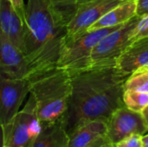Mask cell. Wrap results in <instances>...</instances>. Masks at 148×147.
<instances>
[{
    "instance_id": "obj_22",
    "label": "cell",
    "mask_w": 148,
    "mask_h": 147,
    "mask_svg": "<svg viewBox=\"0 0 148 147\" xmlns=\"http://www.w3.org/2000/svg\"><path fill=\"white\" fill-rule=\"evenodd\" d=\"M136 1V16L143 18L148 16V0H135Z\"/></svg>"
},
{
    "instance_id": "obj_24",
    "label": "cell",
    "mask_w": 148,
    "mask_h": 147,
    "mask_svg": "<svg viewBox=\"0 0 148 147\" xmlns=\"http://www.w3.org/2000/svg\"><path fill=\"white\" fill-rule=\"evenodd\" d=\"M142 147H148V134H145L141 138Z\"/></svg>"
},
{
    "instance_id": "obj_12",
    "label": "cell",
    "mask_w": 148,
    "mask_h": 147,
    "mask_svg": "<svg viewBox=\"0 0 148 147\" xmlns=\"http://www.w3.org/2000/svg\"><path fill=\"white\" fill-rule=\"evenodd\" d=\"M108 122L95 120L86 123L73 133L69 140V147H93L107 138Z\"/></svg>"
},
{
    "instance_id": "obj_9",
    "label": "cell",
    "mask_w": 148,
    "mask_h": 147,
    "mask_svg": "<svg viewBox=\"0 0 148 147\" xmlns=\"http://www.w3.org/2000/svg\"><path fill=\"white\" fill-rule=\"evenodd\" d=\"M108 124L107 138L114 147L133 135H145L148 132V125L142 113L134 112L126 106L117 109Z\"/></svg>"
},
{
    "instance_id": "obj_25",
    "label": "cell",
    "mask_w": 148,
    "mask_h": 147,
    "mask_svg": "<svg viewBox=\"0 0 148 147\" xmlns=\"http://www.w3.org/2000/svg\"><path fill=\"white\" fill-rule=\"evenodd\" d=\"M141 113H142L144 119L146 120V121H147V123L148 125V107H146V108L143 110V112H142Z\"/></svg>"
},
{
    "instance_id": "obj_26",
    "label": "cell",
    "mask_w": 148,
    "mask_h": 147,
    "mask_svg": "<svg viewBox=\"0 0 148 147\" xmlns=\"http://www.w3.org/2000/svg\"><path fill=\"white\" fill-rule=\"evenodd\" d=\"M144 68H147L148 69V66H147V67H144Z\"/></svg>"
},
{
    "instance_id": "obj_20",
    "label": "cell",
    "mask_w": 148,
    "mask_h": 147,
    "mask_svg": "<svg viewBox=\"0 0 148 147\" xmlns=\"http://www.w3.org/2000/svg\"><path fill=\"white\" fill-rule=\"evenodd\" d=\"M11 3L14 10L16 12L18 16L21 18L22 22L26 27L27 23V17H26V4L24 3L23 0H9Z\"/></svg>"
},
{
    "instance_id": "obj_21",
    "label": "cell",
    "mask_w": 148,
    "mask_h": 147,
    "mask_svg": "<svg viewBox=\"0 0 148 147\" xmlns=\"http://www.w3.org/2000/svg\"><path fill=\"white\" fill-rule=\"evenodd\" d=\"M142 136L143 135H139V134L133 135L120 142L118 145H116L115 147H142V142H141Z\"/></svg>"
},
{
    "instance_id": "obj_10",
    "label": "cell",
    "mask_w": 148,
    "mask_h": 147,
    "mask_svg": "<svg viewBox=\"0 0 148 147\" xmlns=\"http://www.w3.org/2000/svg\"><path fill=\"white\" fill-rule=\"evenodd\" d=\"M1 75L10 78H28L33 75L25 55L0 32Z\"/></svg>"
},
{
    "instance_id": "obj_15",
    "label": "cell",
    "mask_w": 148,
    "mask_h": 147,
    "mask_svg": "<svg viewBox=\"0 0 148 147\" xmlns=\"http://www.w3.org/2000/svg\"><path fill=\"white\" fill-rule=\"evenodd\" d=\"M69 136L65 130L62 118L42 127L32 147H69Z\"/></svg>"
},
{
    "instance_id": "obj_14",
    "label": "cell",
    "mask_w": 148,
    "mask_h": 147,
    "mask_svg": "<svg viewBox=\"0 0 148 147\" xmlns=\"http://www.w3.org/2000/svg\"><path fill=\"white\" fill-rule=\"evenodd\" d=\"M136 8L135 0H127L105 14L89 28L88 31L125 24L136 16Z\"/></svg>"
},
{
    "instance_id": "obj_19",
    "label": "cell",
    "mask_w": 148,
    "mask_h": 147,
    "mask_svg": "<svg viewBox=\"0 0 148 147\" xmlns=\"http://www.w3.org/2000/svg\"><path fill=\"white\" fill-rule=\"evenodd\" d=\"M49 1L55 6L74 14L76 7L80 3L86 2L88 0H49Z\"/></svg>"
},
{
    "instance_id": "obj_4",
    "label": "cell",
    "mask_w": 148,
    "mask_h": 147,
    "mask_svg": "<svg viewBox=\"0 0 148 147\" xmlns=\"http://www.w3.org/2000/svg\"><path fill=\"white\" fill-rule=\"evenodd\" d=\"M124 24L88 31L65 43L56 67L73 75L91 68V54L106 36Z\"/></svg>"
},
{
    "instance_id": "obj_13",
    "label": "cell",
    "mask_w": 148,
    "mask_h": 147,
    "mask_svg": "<svg viewBox=\"0 0 148 147\" xmlns=\"http://www.w3.org/2000/svg\"><path fill=\"white\" fill-rule=\"evenodd\" d=\"M116 65L129 75L148 66V38L134 42L128 46L117 60Z\"/></svg>"
},
{
    "instance_id": "obj_16",
    "label": "cell",
    "mask_w": 148,
    "mask_h": 147,
    "mask_svg": "<svg viewBox=\"0 0 148 147\" xmlns=\"http://www.w3.org/2000/svg\"><path fill=\"white\" fill-rule=\"evenodd\" d=\"M148 93V69L141 68L130 75L125 82V91Z\"/></svg>"
},
{
    "instance_id": "obj_17",
    "label": "cell",
    "mask_w": 148,
    "mask_h": 147,
    "mask_svg": "<svg viewBox=\"0 0 148 147\" xmlns=\"http://www.w3.org/2000/svg\"><path fill=\"white\" fill-rule=\"evenodd\" d=\"M123 100L125 106L134 112L142 113L148 107V93L127 90L124 92Z\"/></svg>"
},
{
    "instance_id": "obj_23",
    "label": "cell",
    "mask_w": 148,
    "mask_h": 147,
    "mask_svg": "<svg viewBox=\"0 0 148 147\" xmlns=\"http://www.w3.org/2000/svg\"><path fill=\"white\" fill-rule=\"evenodd\" d=\"M93 147H114L113 145L109 142V140L108 139V138H106L104 140H102L101 142H100L99 144H97L96 146Z\"/></svg>"
},
{
    "instance_id": "obj_3",
    "label": "cell",
    "mask_w": 148,
    "mask_h": 147,
    "mask_svg": "<svg viewBox=\"0 0 148 147\" xmlns=\"http://www.w3.org/2000/svg\"><path fill=\"white\" fill-rule=\"evenodd\" d=\"M29 81V94L36 101L42 127L62 118L72 93L71 75L67 71L55 67L32 75Z\"/></svg>"
},
{
    "instance_id": "obj_11",
    "label": "cell",
    "mask_w": 148,
    "mask_h": 147,
    "mask_svg": "<svg viewBox=\"0 0 148 147\" xmlns=\"http://www.w3.org/2000/svg\"><path fill=\"white\" fill-rule=\"evenodd\" d=\"M0 30L24 54L25 25L9 0H0Z\"/></svg>"
},
{
    "instance_id": "obj_18",
    "label": "cell",
    "mask_w": 148,
    "mask_h": 147,
    "mask_svg": "<svg viewBox=\"0 0 148 147\" xmlns=\"http://www.w3.org/2000/svg\"><path fill=\"white\" fill-rule=\"evenodd\" d=\"M146 38H148V16L141 18L140 22L137 25L132 36V42H134Z\"/></svg>"
},
{
    "instance_id": "obj_2",
    "label": "cell",
    "mask_w": 148,
    "mask_h": 147,
    "mask_svg": "<svg viewBox=\"0 0 148 147\" xmlns=\"http://www.w3.org/2000/svg\"><path fill=\"white\" fill-rule=\"evenodd\" d=\"M72 15L49 0H28L24 55L33 75L56 67Z\"/></svg>"
},
{
    "instance_id": "obj_1",
    "label": "cell",
    "mask_w": 148,
    "mask_h": 147,
    "mask_svg": "<svg viewBox=\"0 0 148 147\" xmlns=\"http://www.w3.org/2000/svg\"><path fill=\"white\" fill-rule=\"evenodd\" d=\"M70 75L72 93L62 116L69 135L91 121L108 122L112 114L125 106V82L129 75L117 65L92 67Z\"/></svg>"
},
{
    "instance_id": "obj_7",
    "label": "cell",
    "mask_w": 148,
    "mask_h": 147,
    "mask_svg": "<svg viewBox=\"0 0 148 147\" xmlns=\"http://www.w3.org/2000/svg\"><path fill=\"white\" fill-rule=\"evenodd\" d=\"M127 0H88L80 3L67 24L65 43L88 31L109 10Z\"/></svg>"
},
{
    "instance_id": "obj_5",
    "label": "cell",
    "mask_w": 148,
    "mask_h": 147,
    "mask_svg": "<svg viewBox=\"0 0 148 147\" xmlns=\"http://www.w3.org/2000/svg\"><path fill=\"white\" fill-rule=\"evenodd\" d=\"M2 147H32L42 131L36 101L30 94L24 107L7 125L1 126Z\"/></svg>"
},
{
    "instance_id": "obj_6",
    "label": "cell",
    "mask_w": 148,
    "mask_h": 147,
    "mask_svg": "<svg viewBox=\"0 0 148 147\" xmlns=\"http://www.w3.org/2000/svg\"><path fill=\"white\" fill-rule=\"evenodd\" d=\"M140 20L141 17L135 16L123 26L101 40L91 54V68L116 65L119 57L133 43L132 36Z\"/></svg>"
},
{
    "instance_id": "obj_8",
    "label": "cell",
    "mask_w": 148,
    "mask_h": 147,
    "mask_svg": "<svg viewBox=\"0 0 148 147\" xmlns=\"http://www.w3.org/2000/svg\"><path fill=\"white\" fill-rule=\"evenodd\" d=\"M31 83L28 78H10L0 76V124H9L19 112V108L30 93Z\"/></svg>"
}]
</instances>
